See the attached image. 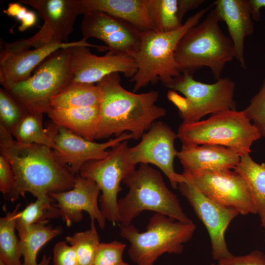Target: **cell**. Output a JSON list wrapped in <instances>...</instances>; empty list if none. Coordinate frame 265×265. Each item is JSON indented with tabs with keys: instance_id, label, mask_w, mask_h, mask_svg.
Wrapping results in <instances>:
<instances>
[{
	"instance_id": "6da1fadb",
	"label": "cell",
	"mask_w": 265,
	"mask_h": 265,
	"mask_svg": "<svg viewBox=\"0 0 265 265\" xmlns=\"http://www.w3.org/2000/svg\"><path fill=\"white\" fill-rule=\"evenodd\" d=\"M0 151L10 163L15 176V184L7 195L16 200L30 192L38 198L69 190L75 185L76 176L68 166L55 159L52 149L38 144L17 141L11 133L0 126Z\"/></svg>"
},
{
	"instance_id": "7a4b0ae2",
	"label": "cell",
	"mask_w": 265,
	"mask_h": 265,
	"mask_svg": "<svg viewBox=\"0 0 265 265\" xmlns=\"http://www.w3.org/2000/svg\"><path fill=\"white\" fill-rule=\"evenodd\" d=\"M97 84L102 90L103 98L96 139L129 132L133 139L138 140L153 123L166 114L163 107L156 105L158 91H129L122 86L119 73L107 75Z\"/></svg>"
},
{
	"instance_id": "3957f363",
	"label": "cell",
	"mask_w": 265,
	"mask_h": 265,
	"mask_svg": "<svg viewBox=\"0 0 265 265\" xmlns=\"http://www.w3.org/2000/svg\"><path fill=\"white\" fill-rule=\"evenodd\" d=\"M214 9L204 20L188 29L179 41L174 53L181 73L192 75L203 67H209L217 80L221 78L226 64L235 57L230 38L219 25Z\"/></svg>"
},
{
	"instance_id": "277c9868",
	"label": "cell",
	"mask_w": 265,
	"mask_h": 265,
	"mask_svg": "<svg viewBox=\"0 0 265 265\" xmlns=\"http://www.w3.org/2000/svg\"><path fill=\"white\" fill-rule=\"evenodd\" d=\"M213 3L190 17L178 29L167 32L147 30L141 32L139 50L130 55L134 60L137 71L130 80L134 83L133 92L159 79L166 87L180 75L174 53L186 32L196 26Z\"/></svg>"
},
{
	"instance_id": "5b68a950",
	"label": "cell",
	"mask_w": 265,
	"mask_h": 265,
	"mask_svg": "<svg viewBox=\"0 0 265 265\" xmlns=\"http://www.w3.org/2000/svg\"><path fill=\"white\" fill-rule=\"evenodd\" d=\"M128 188L118 200L119 223L132 224L144 211L160 213L183 223L193 222L184 212L177 196L166 186L160 171L141 163L122 182Z\"/></svg>"
},
{
	"instance_id": "8992f818",
	"label": "cell",
	"mask_w": 265,
	"mask_h": 265,
	"mask_svg": "<svg viewBox=\"0 0 265 265\" xmlns=\"http://www.w3.org/2000/svg\"><path fill=\"white\" fill-rule=\"evenodd\" d=\"M119 227L120 236L130 243L128 256L136 265H153L164 253L181 254L196 228L193 222L183 223L158 212L150 217L143 232L132 224Z\"/></svg>"
},
{
	"instance_id": "52a82bcc",
	"label": "cell",
	"mask_w": 265,
	"mask_h": 265,
	"mask_svg": "<svg viewBox=\"0 0 265 265\" xmlns=\"http://www.w3.org/2000/svg\"><path fill=\"white\" fill-rule=\"evenodd\" d=\"M177 134L182 144L224 146L240 156L250 154L252 144L262 138L243 110H237L223 111L204 120L183 122Z\"/></svg>"
},
{
	"instance_id": "ba28073f",
	"label": "cell",
	"mask_w": 265,
	"mask_h": 265,
	"mask_svg": "<svg viewBox=\"0 0 265 265\" xmlns=\"http://www.w3.org/2000/svg\"><path fill=\"white\" fill-rule=\"evenodd\" d=\"M166 87L172 90L167 98L178 108L184 123L200 121L211 113L236 110V84L227 78L209 84L195 80L192 75L181 73Z\"/></svg>"
},
{
	"instance_id": "9c48e42d",
	"label": "cell",
	"mask_w": 265,
	"mask_h": 265,
	"mask_svg": "<svg viewBox=\"0 0 265 265\" xmlns=\"http://www.w3.org/2000/svg\"><path fill=\"white\" fill-rule=\"evenodd\" d=\"M71 48L54 52L35 69L28 79L6 90L28 112L47 114L52 99L73 80Z\"/></svg>"
},
{
	"instance_id": "30bf717a",
	"label": "cell",
	"mask_w": 265,
	"mask_h": 265,
	"mask_svg": "<svg viewBox=\"0 0 265 265\" xmlns=\"http://www.w3.org/2000/svg\"><path fill=\"white\" fill-rule=\"evenodd\" d=\"M129 149L128 140L123 141L112 147L106 158L85 163L79 173L99 187L100 210L105 218L113 224L120 220L117 197L122 190L121 183L135 169Z\"/></svg>"
},
{
	"instance_id": "8fae6325",
	"label": "cell",
	"mask_w": 265,
	"mask_h": 265,
	"mask_svg": "<svg viewBox=\"0 0 265 265\" xmlns=\"http://www.w3.org/2000/svg\"><path fill=\"white\" fill-rule=\"evenodd\" d=\"M36 9L44 24L33 36L5 43L0 54L14 53L66 41L80 14V0H21Z\"/></svg>"
},
{
	"instance_id": "7c38bea8",
	"label": "cell",
	"mask_w": 265,
	"mask_h": 265,
	"mask_svg": "<svg viewBox=\"0 0 265 265\" xmlns=\"http://www.w3.org/2000/svg\"><path fill=\"white\" fill-rule=\"evenodd\" d=\"M188 182L205 195L219 204L234 209L239 214H256L244 178L231 169L183 172Z\"/></svg>"
},
{
	"instance_id": "4fadbf2b",
	"label": "cell",
	"mask_w": 265,
	"mask_h": 265,
	"mask_svg": "<svg viewBox=\"0 0 265 265\" xmlns=\"http://www.w3.org/2000/svg\"><path fill=\"white\" fill-rule=\"evenodd\" d=\"M177 134L166 123L156 121L142 136L140 141L130 147L129 154L132 162L152 164L158 167L168 179L171 186L177 189L178 185L187 182L183 174L174 168V160L178 151L174 146Z\"/></svg>"
},
{
	"instance_id": "5bb4252c",
	"label": "cell",
	"mask_w": 265,
	"mask_h": 265,
	"mask_svg": "<svg viewBox=\"0 0 265 265\" xmlns=\"http://www.w3.org/2000/svg\"><path fill=\"white\" fill-rule=\"evenodd\" d=\"M178 188L206 227L213 259L218 261L232 256L225 240V233L230 222L239 214L238 212L208 197L189 182L179 184Z\"/></svg>"
},
{
	"instance_id": "9a60e30c",
	"label": "cell",
	"mask_w": 265,
	"mask_h": 265,
	"mask_svg": "<svg viewBox=\"0 0 265 265\" xmlns=\"http://www.w3.org/2000/svg\"><path fill=\"white\" fill-rule=\"evenodd\" d=\"M57 149L53 150L56 160L62 165L68 166L75 175L79 174L86 162L106 158L107 151L124 140L133 139L131 133L121 135L102 143L95 142L78 135L67 129L54 123L48 129Z\"/></svg>"
},
{
	"instance_id": "2e32d148",
	"label": "cell",
	"mask_w": 265,
	"mask_h": 265,
	"mask_svg": "<svg viewBox=\"0 0 265 265\" xmlns=\"http://www.w3.org/2000/svg\"><path fill=\"white\" fill-rule=\"evenodd\" d=\"M83 15L80 24L82 38L102 41L112 54L130 55L139 50L142 31L133 25L101 11H90Z\"/></svg>"
},
{
	"instance_id": "e0dca14e",
	"label": "cell",
	"mask_w": 265,
	"mask_h": 265,
	"mask_svg": "<svg viewBox=\"0 0 265 265\" xmlns=\"http://www.w3.org/2000/svg\"><path fill=\"white\" fill-rule=\"evenodd\" d=\"M70 66L74 76L72 82L98 83L107 75L122 73L131 79L137 71L133 58L125 54H112L98 56L85 46L71 48Z\"/></svg>"
},
{
	"instance_id": "ac0fdd59",
	"label": "cell",
	"mask_w": 265,
	"mask_h": 265,
	"mask_svg": "<svg viewBox=\"0 0 265 265\" xmlns=\"http://www.w3.org/2000/svg\"><path fill=\"white\" fill-rule=\"evenodd\" d=\"M100 189L93 180L76 176L74 186L71 189L50 194L57 204H54L60 214V217L68 227L78 223L83 218L82 212L88 213L91 220L96 221L102 229L106 226L104 217L98 201Z\"/></svg>"
},
{
	"instance_id": "d6986e66",
	"label": "cell",
	"mask_w": 265,
	"mask_h": 265,
	"mask_svg": "<svg viewBox=\"0 0 265 265\" xmlns=\"http://www.w3.org/2000/svg\"><path fill=\"white\" fill-rule=\"evenodd\" d=\"M75 46L95 48L102 51L106 46L92 44L87 40L47 45L38 48L28 49L6 54H0V82L5 90L13 85L27 80L31 73L46 58L61 49Z\"/></svg>"
},
{
	"instance_id": "ffe728a7",
	"label": "cell",
	"mask_w": 265,
	"mask_h": 265,
	"mask_svg": "<svg viewBox=\"0 0 265 265\" xmlns=\"http://www.w3.org/2000/svg\"><path fill=\"white\" fill-rule=\"evenodd\" d=\"M214 9L219 21L227 26L235 53V58L245 68L244 40L254 32V25L249 0H217Z\"/></svg>"
},
{
	"instance_id": "44dd1931",
	"label": "cell",
	"mask_w": 265,
	"mask_h": 265,
	"mask_svg": "<svg viewBox=\"0 0 265 265\" xmlns=\"http://www.w3.org/2000/svg\"><path fill=\"white\" fill-rule=\"evenodd\" d=\"M177 157L184 172L231 169L238 164L240 156L229 148L212 145L182 144Z\"/></svg>"
},
{
	"instance_id": "7402d4cb",
	"label": "cell",
	"mask_w": 265,
	"mask_h": 265,
	"mask_svg": "<svg viewBox=\"0 0 265 265\" xmlns=\"http://www.w3.org/2000/svg\"><path fill=\"white\" fill-rule=\"evenodd\" d=\"M148 3L149 0H80V14L101 11L125 20L142 31L154 30Z\"/></svg>"
},
{
	"instance_id": "603a6c76",
	"label": "cell",
	"mask_w": 265,
	"mask_h": 265,
	"mask_svg": "<svg viewBox=\"0 0 265 265\" xmlns=\"http://www.w3.org/2000/svg\"><path fill=\"white\" fill-rule=\"evenodd\" d=\"M53 123L87 140L96 139L100 105L67 108H50L47 113Z\"/></svg>"
},
{
	"instance_id": "cb8c5ba5",
	"label": "cell",
	"mask_w": 265,
	"mask_h": 265,
	"mask_svg": "<svg viewBox=\"0 0 265 265\" xmlns=\"http://www.w3.org/2000/svg\"><path fill=\"white\" fill-rule=\"evenodd\" d=\"M234 170L245 180L265 235V163L254 161L250 154L240 156Z\"/></svg>"
},
{
	"instance_id": "d4e9b609",
	"label": "cell",
	"mask_w": 265,
	"mask_h": 265,
	"mask_svg": "<svg viewBox=\"0 0 265 265\" xmlns=\"http://www.w3.org/2000/svg\"><path fill=\"white\" fill-rule=\"evenodd\" d=\"M48 221L31 225L25 236L19 238V247L23 257V265H49L51 257L44 255L40 263L37 256L40 249L48 241L59 235L62 231L61 227L54 228L47 225Z\"/></svg>"
},
{
	"instance_id": "484cf974",
	"label": "cell",
	"mask_w": 265,
	"mask_h": 265,
	"mask_svg": "<svg viewBox=\"0 0 265 265\" xmlns=\"http://www.w3.org/2000/svg\"><path fill=\"white\" fill-rule=\"evenodd\" d=\"M103 94L97 84L72 82L50 103L52 108H67L99 106Z\"/></svg>"
},
{
	"instance_id": "4316f807",
	"label": "cell",
	"mask_w": 265,
	"mask_h": 265,
	"mask_svg": "<svg viewBox=\"0 0 265 265\" xmlns=\"http://www.w3.org/2000/svg\"><path fill=\"white\" fill-rule=\"evenodd\" d=\"M21 206L0 218V261L5 265H23L21 262L18 239L15 233L16 215Z\"/></svg>"
},
{
	"instance_id": "83f0119b",
	"label": "cell",
	"mask_w": 265,
	"mask_h": 265,
	"mask_svg": "<svg viewBox=\"0 0 265 265\" xmlns=\"http://www.w3.org/2000/svg\"><path fill=\"white\" fill-rule=\"evenodd\" d=\"M43 114L28 112L11 132L13 138L22 143L42 144L56 150L57 147L48 129L43 127Z\"/></svg>"
},
{
	"instance_id": "f1b7e54d",
	"label": "cell",
	"mask_w": 265,
	"mask_h": 265,
	"mask_svg": "<svg viewBox=\"0 0 265 265\" xmlns=\"http://www.w3.org/2000/svg\"><path fill=\"white\" fill-rule=\"evenodd\" d=\"M53 200L50 196L46 198H38L23 211L17 212L16 229L20 238L25 236L31 225L60 217L59 209L53 204Z\"/></svg>"
},
{
	"instance_id": "f546056e",
	"label": "cell",
	"mask_w": 265,
	"mask_h": 265,
	"mask_svg": "<svg viewBox=\"0 0 265 265\" xmlns=\"http://www.w3.org/2000/svg\"><path fill=\"white\" fill-rule=\"evenodd\" d=\"M148 10L155 31H172L183 25L178 16L177 0H149Z\"/></svg>"
},
{
	"instance_id": "4dcf8cb0",
	"label": "cell",
	"mask_w": 265,
	"mask_h": 265,
	"mask_svg": "<svg viewBox=\"0 0 265 265\" xmlns=\"http://www.w3.org/2000/svg\"><path fill=\"white\" fill-rule=\"evenodd\" d=\"M66 241L74 248L79 265H91L100 243L95 221L91 220L89 229L66 237Z\"/></svg>"
},
{
	"instance_id": "1f68e13d",
	"label": "cell",
	"mask_w": 265,
	"mask_h": 265,
	"mask_svg": "<svg viewBox=\"0 0 265 265\" xmlns=\"http://www.w3.org/2000/svg\"><path fill=\"white\" fill-rule=\"evenodd\" d=\"M28 112L6 90L0 89V126L11 133Z\"/></svg>"
},
{
	"instance_id": "d6a6232c",
	"label": "cell",
	"mask_w": 265,
	"mask_h": 265,
	"mask_svg": "<svg viewBox=\"0 0 265 265\" xmlns=\"http://www.w3.org/2000/svg\"><path fill=\"white\" fill-rule=\"evenodd\" d=\"M126 245L117 240L100 243L91 265H119Z\"/></svg>"
},
{
	"instance_id": "836d02e7",
	"label": "cell",
	"mask_w": 265,
	"mask_h": 265,
	"mask_svg": "<svg viewBox=\"0 0 265 265\" xmlns=\"http://www.w3.org/2000/svg\"><path fill=\"white\" fill-rule=\"evenodd\" d=\"M246 116L265 138V79L259 91L243 110Z\"/></svg>"
},
{
	"instance_id": "e575fe53",
	"label": "cell",
	"mask_w": 265,
	"mask_h": 265,
	"mask_svg": "<svg viewBox=\"0 0 265 265\" xmlns=\"http://www.w3.org/2000/svg\"><path fill=\"white\" fill-rule=\"evenodd\" d=\"M54 265H79L74 248L65 241L55 243L53 249Z\"/></svg>"
},
{
	"instance_id": "d590c367",
	"label": "cell",
	"mask_w": 265,
	"mask_h": 265,
	"mask_svg": "<svg viewBox=\"0 0 265 265\" xmlns=\"http://www.w3.org/2000/svg\"><path fill=\"white\" fill-rule=\"evenodd\" d=\"M218 262L217 265H265V254L255 250L244 255H232Z\"/></svg>"
},
{
	"instance_id": "8d00e7d4",
	"label": "cell",
	"mask_w": 265,
	"mask_h": 265,
	"mask_svg": "<svg viewBox=\"0 0 265 265\" xmlns=\"http://www.w3.org/2000/svg\"><path fill=\"white\" fill-rule=\"evenodd\" d=\"M15 184V176L11 166L7 159L0 156V191L4 195H8Z\"/></svg>"
},
{
	"instance_id": "74e56055",
	"label": "cell",
	"mask_w": 265,
	"mask_h": 265,
	"mask_svg": "<svg viewBox=\"0 0 265 265\" xmlns=\"http://www.w3.org/2000/svg\"><path fill=\"white\" fill-rule=\"evenodd\" d=\"M28 9L19 2L8 4L7 8L3 10L4 13L8 16L14 17L17 20L23 21L26 17Z\"/></svg>"
},
{
	"instance_id": "f35d334b",
	"label": "cell",
	"mask_w": 265,
	"mask_h": 265,
	"mask_svg": "<svg viewBox=\"0 0 265 265\" xmlns=\"http://www.w3.org/2000/svg\"><path fill=\"white\" fill-rule=\"evenodd\" d=\"M177 1L178 16L182 22L183 17L187 12L197 8L205 1L203 0H177Z\"/></svg>"
},
{
	"instance_id": "ab89813d",
	"label": "cell",
	"mask_w": 265,
	"mask_h": 265,
	"mask_svg": "<svg viewBox=\"0 0 265 265\" xmlns=\"http://www.w3.org/2000/svg\"><path fill=\"white\" fill-rule=\"evenodd\" d=\"M37 20V15L35 12L32 10H28L26 17L21 22L20 26L18 27L20 31H25L31 26H34Z\"/></svg>"
},
{
	"instance_id": "60d3db41",
	"label": "cell",
	"mask_w": 265,
	"mask_h": 265,
	"mask_svg": "<svg viewBox=\"0 0 265 265\" xmlns=\"http://www.w3.org/2000/svg\"><path fill=\"white\" fill-rule=\"evenodd\" d=\"M252 19L258 21L260 19V9L265 8V0H249Z\"/></svg>"
},
{
	"instance_id": "b9f144b4",
	"label": "cell",
	"mask_w": 265,
	"mask_h": 265,
	"mask_svg": "<svg viewBox=\"0 0 265 265\" xmlns=\"http://www.w3.org/2000/svg\"><path fill=\"white\" fill-rule=\"evenodd\" d=\"M119 265H129L128 263H126L125 262H123V263H122L121 264H120Z\"/></svg>"
},
{
	"instance_id": "7bdbcfd3",
	"label": "cell",
	"mask_w": 265,
	"mask_h": 265,
	"mask_svg": "<svg viewBox=\"0 0 265 265\" xmlns=\"http://www.w3.org/2000/svg\"><path fill=\"white\" fill-rule=\"evenodd\" d=\"M211 265H215L214 264H211Z\"/></svg>"
}]
</instances>
